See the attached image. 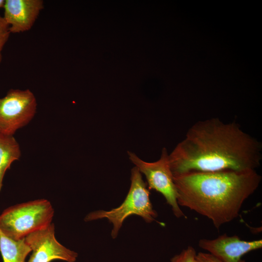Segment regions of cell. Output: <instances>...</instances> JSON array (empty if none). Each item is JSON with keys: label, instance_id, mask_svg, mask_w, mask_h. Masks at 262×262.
I'll return each instance as SVG.
<instances>
[{"label": "cell", "instance_id": "obj_5", "mask_svg": "<svg viewBox=\"0 0 262 262\" xmlns=\"http://www.w3.org/2000/svg\"><path fill=\"white\" fill-rule=\"evenodd\" d=\"M128 153L130 160L145 176L148 190L153 189L161 193L176 217L186 218L178 203V192L167 149L163 148L160 159L150 163L141 160L131 152Z\"/></svg>", "mask_w": 262, "mask_h": 262}, {"label": "cell", "instance_id": "obj_3", "mask_svg": "<svg viewBox=\"0 0 262 262\" xmlns=\"http://www.w3.org/2000/svg\"><path fill=\"white\" fill-rule=\"evenodd\" d=\"M131 186L122 203L109 211L98 210L88 213L86 222L106 218L113 225L111 236L115 239L124 220L130 215H137L147 223L156 221L157 212L153 209L149 198L150 192L136 167L131 170Z\"/></svg>", "mask_w": 262, "mask_h": 262}, {"label": "cell", "instance_id": "obj_15", "mask_svg": "<svg viewBox=\"0 0 262 262\" xmlns=\"http://www.w3.org/2000/svg\"><path fill=\"white\" fill-rule=\"evenodd\" d=\"M5 2V0H0V8L4 7Z\"/></svg>", "mask_w": 262, "mask_h": 262}, {"label": "cell", "instance_id": "obj_12", "mask_svg": "<svg viewBox=\"0 0 262 262\" xmlns=\"http://www.w3.org/2000/svg\"><path fill=\"white\" fill-rule=\"evenodd\" d=\"M196 255L195 248L189 246L173 257L169 262H196Z\"/></svg>", "mask_w": 262, "mask_h": 262}, {"label": "cell", "instance_id": "obj_13", "mask_svg": "<svg viewBox=\"0 0 262 262\" xmlns=\"http://www.w3.org/2000/svg\"><path fill=\"white\" fill-rule=\"evenodd\" d=\"M10 33L9 25L0 15V64L2 60V49L7 42Z\"/></svg>", "mask_w": 262, "mask_h": 262}, {"label": "cell", "instance_id": "obj_4", "mask_svg": "<svg viewBox=\"0 0 262 262\" xmlns=\"http://www.w3.org/2000/svg\"><path fill=\"white\" fill-rule=\"evenodd\" d=\"M53 215V208L45 199L15 205L0 214V230L9 238L21 240L51 224Z\"/></svg>", "mask_w": 262, "mask_h": 262}, {"label": "cell", "instance_id": "obj_1", "mask_svg": "<svg viewBox=\"0 0 262 262\" xmlns=\"http://www.w3.org/2000/svg\"><path fill=\"white\" fill-rule=\"evenodd\" d=\"M262 143L236 122L219 118L199 121L169 154L173 176L190 172L256 170Z\"/></svg>", "mask_w": 262, "mask_h": 262}, {"label": "cell", "instance_id": "obj_9", "mask_svg": "<svg viewBox=\"0 0 262 262\" xmlns=\"http://www.w3.org/2000/svg\"><path fill=\"white\" fill-rule=\"evenodd\" d=\"M3 16L11 33L29 31L44 8L42 0H6Z\"/></svg>", "mask_w": 262, "mask_h": 262}, {"label": "cell", "instance_id": "obj_11", "mask_svg": "<svg viewBox=\"0 0 262 262\" xmlns=\"http://www.w3.org/2000/svg\"><path fill=\"white\" fill-rule=\"evenodd\" d=\"M20 156L19 145L14 136L0 134V192L6 171Z\"/></svg>", "mask_w": 262, "mask_h": 262}, {"label": "cell", "instance_id": "obj_14", "mask_svg": "<svg viewBox=\"0 0 262 262\" xmlns=\"http://www.w3.org/2000/svg\"><path fill=\"white\" fill-rule=\"evenodd\" d=\"M196 262H223L207 252H200L196 253ZM239 262H246L241 260Z\"/></svg>", "mask_w": 262, "mask_h": 262}, {"label": "cell", "instance_id": "obj_7", "mask_svg": "<svg viewBox=\"0 0 262 262\" xmlns=\"http://www.w3.org/2000/svg\"><path fill=\"white\" fill-rule=\"evenodd\" d=\"M24 239L32 252L27 262H50L56 260L75 262L78 257L77 253L64 246L56 240L52 223Z\"/></svg>", "mask_w": 262, "mask_h": 262}, {"label": "cell", "instance_id": "obj_10", "mask_svg": "<svg viewBox=\"0 0 262 262\" xmlns=\"http://www.w3.org/2000/svg\"><path fill=\"white\" fill-rule=\"evenodd\" d=\"M31 251L25 239L13 240L0 230V252L3 262H26V259Z\"/></svg>", "mask_w": 262, "mask_h": 262}, {"label": "cell", "instance_id": "obj_6", "mask_svg": "<svg viewBox=\"0 0 262 262\" xmlns=\"http://www.w3.org/2000/svg\"><path fill=\"white\" fill-rule=\"evenodd\" d=\"M37 105L36 98L30 90H10L0 98V134L14 136L33 119Z\"/></svg>", "mask_w": 262, "mask_h": 262}, {"label": "cell", "instance_id": "obj_8", "mask_svg": "<svg viewBox=\"0 0 262 262\" xmlns=\"http://www.w3.org/2000/svg\"><path fill=\"white\" fill-rule=\"evenodd\" d=\"M198 246L223 262H239L244 255L262 248V240L246 241L224 234L213 239H200Z\"/></svg>", "mask_w": 262, "mask_h": 262}, {"label": "cell", "instance_id": "obj_2", "mask_svg": "<svg viewBox=\"0 0 262 262\" xmlns=\"http://www.w3.org/2000/svg\"><path fill=\"white\" fill-rule=\"evenodd\" d=\"M261 180L256 170L190 172L174 176L179 206L207 217L217 229L238 216L243 203Z\"/></svg>", "mask_w": 262, "mask_h": 262}]
</instances>
